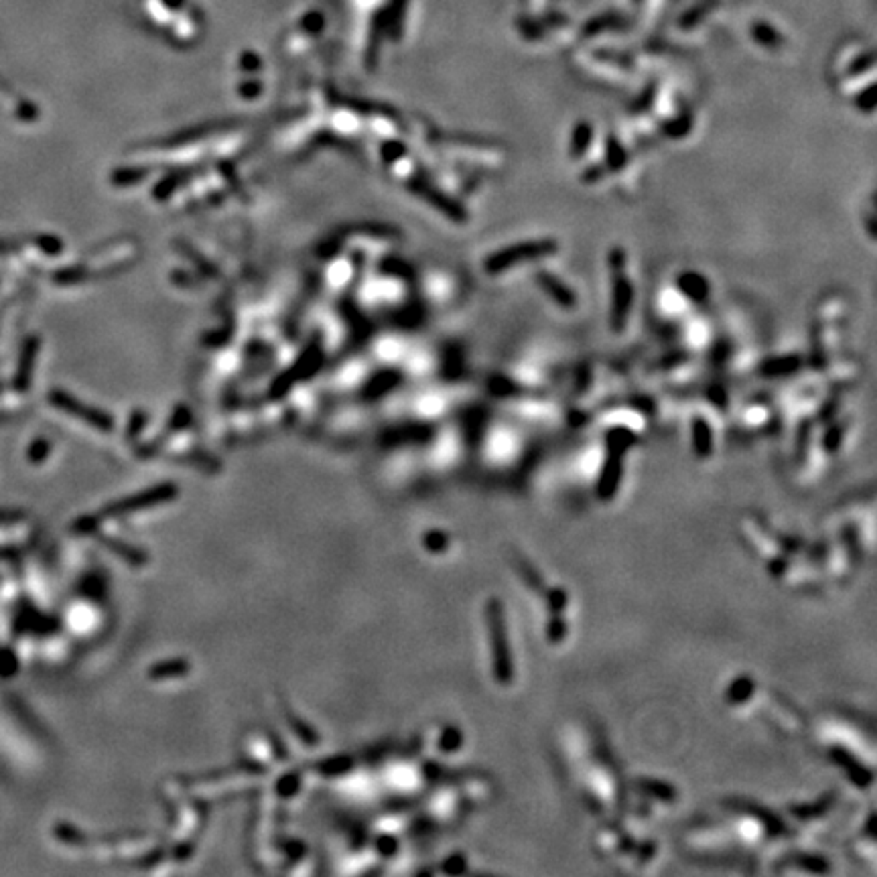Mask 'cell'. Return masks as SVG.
<instances>
[{
  "mask_svg": "<svg viewBox=\"0 0 877 877\" xmlns=\"http://www.w3.org/2000/svg\"><path fill=\"white\" fill-rule=\"evenodd\" d=\"M554 250H556L554 242H528V244H520V246H510V248L495 252L488 260L485 269L492 270V272L508 270L512 267H516V264H522V262L534 260L540 256L552 254Z\"/></svg>",
  "mask_w": 877,
  "mask_h": 877,
  "instance_id": "obj_2",
  "label": "cell"
},
{
  "mask_svg": "<svg viewBox=\"0 0 877 877\" xmlns=\"http://www.w3.org/2000/svg\"><path fill=\"white\" fill-rule=\"evenodd\" d=\"M189 672V662L183 658H171V660H163L156 662L151 670L149 677L151 679H171V677H183Z\"/></svg>",
  "mask_w": 877,
  "mask_h": 877,
  "instance_id": "obj_6",
  "label": "cell"
},
{
  "mask_svg": "<svg viewBox=\"0 0 877 877\" xmlns=\"http://www.w3.org/2000/svg\"><path fill=\"white\" fill-rule=\"evenodd\" d=\"M175 494H177V490H175L171 483L156 485V488L149 490V492H141V494L124 497V500H120V502H114V504H110V506H106V508L102 510L99 516H120V514L136 512V510L153 508L156 504H163V502H167L171 497H175Z\"/></svg>",
  "mask_w": 877,
  "mask_h": 877,
  "instance_id": "obj_3",
  "label": "cell"
},
{
  "mask_svg": "<svg viewBox=\"0 0 877 877\" xmlns=\"http://www.w3.org/2000/svg\"><path fill=\"white\" fill-rule=\"evenodd\" d=\"M538 283H540V286L549 293V297L554 298L559 305H563V307H573V305H575V295H573V291L561 283L559 279H554V274L540 272V274H538Z\"/></svg>",
  "mask_w": 877,
  "mask_h": 877,
  "instance_id": "obj_5",
  "label": "cell"
},
{
  "mask_svg": "<svg viewBox=\"0 0 877 877\" xmlns=\"http://www.w3.org/2000/svg\"><path fill=\"white\" fill-rule=\"evenodd\" d=\"M18 518H21V514H18V512H13V510H0V524L18 522Z\"/></svg>",
  "mask_w": 877,
  "mask_h": 877,
  "instance_id": "obj_13",
  "label": "cell"
},
{
  "mask_svg": "<svg viewBox=\"0 0 877 877\" xmlns=\"http://www.w3.org/2000/svg\"><path fill=\"white\" fill-rule=\"evenodd\" d=\"M102 542H104L110 551L116 552L120 559H124V561L132 563V565H141V563H144V561H149V556H146L144 552L139 551V549H132L130 544H124V542H120V540H112V538L102 537Z\"/></svg>",
  "mask_w": 877,
  "mask_h": 877,
  "instance_id": "obj_8",
  "label": "cell"
},
{
  "mask_svg": "<svg viewBox=\"0 0 877 877\" xmlns=\"http://www.w3.org/2000/svg\"><path fill=\"white\" fill-rule=\"evenodd\" d=\"M693 437L694 447H696V451L701 453V455L711 451V433H709V426L705 425L703 419H696V421H694Z\"/></svg>",
  "mask_w": 877,
  "mask_h": 877,
  "instance_id": "obj_9",
  "label": "cell"
},
{
  "mask_svg": "<svg viewBox=\"0 0 877 877\" xmlns=\"http://www.w3.org/2000/svg\"><path fill=\"white\" fill-rule=\"evenodd\" d=\"M488 623H490V630H492V648H494L492 658H494L495 679L504 680L502 684H508L510 680L514 679L512 652H510L506 620L502 618L500 603H495V601H492L490 608H488Z\"/></svg>",
  "mask_w": 877,
  "mask_h": 877,
  "instance_id": "obj_1",
  "label": "cell"
},
{
  "mask_svg": "<svg viewBox=\"0 0 877 877\" xmlns=\"http://www.w3.org/2000/svg\"><path fill=\"white\" fill-rule=\"evenodd\" d=\"M680 289L689 295L691 298H694V301H703V298L707 297L709 293V284L707 281L701 276V274H693V272H689V274H680Z\"/></svg>",
  "mask_w": 877,
  "mask_h": 877,
  "instance_id": "obj_7",
  "label": "cell"
},
{
  "mask_svg": "<svg viewBox=\"0 0 877 877\" xmlns=\"http://www.w3.org/2000/svg\"><path fill=\"white\" fill-rule=\"evenodd\" d=\"M622 161H623V153H622V149H620V144H615L613 141H609V165L615 169V167H622Z\"/></svg>",
  "mask_w": 877,
  "mask_h": 877,
  "instance_id": "obj_12",
  "label": "cell"
},
{
  "mask_svg": "<svg viewBox=\"0 0 877 877\" xmlns=\"http://www.w3.org/2000/svg\"><path fill=\"white\" fill-rule=\"evenodd\" d=\"M623 267H620V272H615V284H613V327L622 329L625 315L630 311V303H632V286L628 283V279L623 276Z\"/></svg>",
  "mask_w": 877,
  "mask_h": 877,
  "instance_id": "obj_4",
  "label": "cell"
},
{
  "mask_svg": "<svg viewBox=\"0 0 877 877\" xmlns=\"http://www.w3.org/2000/svg\"><path fill=\"white\" fill-rule=\"evenodd\" d=\"M591 139V128L589 124H579L575 134H573V153L581 155L587 149V142Z\"/></svg>",
  "mask_w": 877,
  "mask_h": 877,
  "instance_id": "obj_11",
  "label": "cell"
},
{
  "mask_svg": "<svg viewBox=\"0 0 877 877\" xmlns=\"http://www.w3.org/2000/svg\"><path fill=\"white\" fill-rule=\"evenodd\" d=\"M286 719H289V723L293 725V729L297 731V736L303 739V741H311V743H315L317 741V736H315V731H313L311 727L307 725L305 721H301L297 717V713H293V711H289L286 709Z\"/></svg>",
  "mask_w": 877,
  "mask_h": 877,
  "instance_id": "obj_10",
  "label": "cell"
}]
</instances>
